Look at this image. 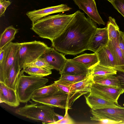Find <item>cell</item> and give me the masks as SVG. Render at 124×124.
<instances>
[{"instance_id":"obj_18","label":"cell","mask_w":124,"mask_h":124,"mask_svg":"<svg viewBox=\"0 0 124 124\" xmlns=\"http://www.w3.org/2000/svg\"><path fill=\"white\" fill-rule=\"evenodd\" d=\"M93 76L90 74L85 79L70 85V91L82 95L90 93L93 83Z\"/></svg>"},{"instance_id":"obj_31","label":"cell","mask_w":124,"mask_h":124,"mask_svg":"<svg viewBox=\"0 0 124 124\" xmlns=\"http://www.w3.org/2000/svg\"><path fill=\"white\" fill-rule=\"evenodd\" d=\"M68 109H65V113L63 118L60 120L55 122L52 124H73L75 123L70 116L68 112Z\"/></svg>"},{"instance_id":"obj_9","label":"cell","mask_w":124,"mask_h":124,"mask_svg":"<svg viewBox=\"0 0 124 124\" xmlns=\"http://www.w3.org/2000/svg\"><path fill=\"white\" fill-rule=\"evenodd\" d=\"M93 116L107 119L124 124V107L92 109Z\"/></svg>"},{"instance_id":"obj_13","label":"cell","mask_w":124,"mask_h":124,"mask_svg":"<svg viewBox=\"0 0 124 124\" xmlns=\"http://www.w3.org/2000/svg\"><path fill=\"white\" fill-rule=\"evenodd\" d=\"M41 57L59 72L62 70L67 60L63 54L57 51L54 48L50 47Z\"/></svg>"},{"instance_id":"obj_38","label":"cell","mask_w":124,"mask_h":124,"mask_svg":"<svg viewBox=\"0 0 124 124\" xmlns=\"http://www.w3.org/2000/svg\"><path fill=\"white\" fill-rule=\"evenodd\" d=\"M55 115L56 117H57V118L58 119V120H61L64 117L63 116L60 115L55 113Z\"/></svg>"},{"instance_id":"obj_35","label":"cell","mask_w":124,"mask_h":124,"mask_svg":"<svg viewBox=\"0 0 124 124\" xmlns=\"http://www.w3.org/2000/svg\"><path fill=\"white\" fill-rule=\"evenodd\" d=\"M118 45L124 57V32L119 31L118 39Z\"/></svg>"},{"instance_id":"obj_34","label":"cell","mask_w":124,"mask_h":124,"mask_svg":"<svg viewBox=\"0 0 124 124\" xmlns=\"http://www.w3.org/2000/svg\"><path fill=\"white\" fill-rule=\"evenodd\" d=\"M11 4L9 0H0V17L5 16V12L7 7Z\"/></svg>"},{"instance_id":"obj_30","label":"cell","mask_w":124,"mask_h":124,"mask_svg":"<svg viewBox=\"0 0 124 124\" xmlns=\"http://www.w3.org/2000/svg\"><path fill=\"white\" fill-rule=\"evenodd\" d=\"M111 3L124 17V0H112Z\"/></svg>"},{"instance_id":"obj_21","label":"cell","mask_w":124,"mask_h":124,"mask_svg":"<svg viewBox=\"0 0 124 124\" xmlns=\"http://www.w3.org/2000/svg\"><path fill=\"white\" fill-rule=\"evenodd\" d=\"M71 59L73 61L82 64L89 69H91L99 62L97 55L95 53L91 54L85 53Z\"/></svg>"},{"instance_id":"obj_20","label":"cell","mask_w":124,"mask_h":124,"mask_svg":"<svg viewBox=\"0 0 124 124\" xmlns=\"http://www.w3.org/2000/svg\"><path fill=\"white\" fill-rule=\"evenodd\" d=\"M118 39L109 40L107 46L115 58L120 71L124 72V57L119 46Z\"/></svg>"},{"instance_id":"obj_2","label":"cell","mask_w":124,"mask_h":124,"mask_svg":"<svg viewBox=\"0 0 124 124\" xmlns=\"http://www.w3.org/2000/svg\"><path fill=\"white\" fill-rule=\"evenodd\" d=\"M75 14L47 16L32 23L31 29L40 37L51 42L62 33Z\"/></svg>"},{"instance_id":"obj_17","label":"cell","mask_w":124,"mask_h":124,"mask_svg":"<svg viewBox=\"0 0 124 124\" xmlns=\"http://www.w3.org/2000/svg\"><path fill=\"white\" fill-rule=\"evenodd\" d=\"M85 97L86 103L92 109L117 108L120 106L94 94L90 93L88 95H85Z\"/></svg>"},{"instance_id":"obj_10","label":"cell","mask_w":124,"mask_h":124,"mask_svg":"<svg viewBox=\"0 0 124 124\" xmlns=\"http://www.w3.org/2000/svg\"><path fill=\"white\" fill-rule=\"evenodd\" d=\"M71 9L66 4H61L28 11L26 14L31 21L32 23L50 14L69 11Z\"/></svg>"},{"instance_id":"obj_28","label":"cell","mask_w":124,"mask_h":124,"mask_svg":"<svg viewBox=\"0 0 124 124\" xmlns=\"http://www.w3.org/2000/svg\"><path fill=\"white\" fill-rule=\"evenodd\" d=\"M109 21L108 22L107 27L109 40H111L113 39L118 38L120 31L118 26L117 24L115 19L109 17Z\"/></svg>"},{"instance_id":"obj_25","label":"cell","mask_w":124,"mask_h":124,"mask_svg":"<svg viewBox=\"0 0 124 124\" xmlns=\"http://www.w3.org/2000/svg\"><path fill=\"white\" fill-rule=\"evenodd\" d=\"M58 91L54 82L48 85H45L36 90L33 94L32 97H44L54 94Z\"/></svg>"},{"instance_id":"obj_27","label":"cell","mask_w":124,"mask_h":124,"mask_svg":"<svg viewBox=\"0 0 124 124\" xmlns=\"http://www.w3.org/2000/svg\"><path fill=\"white\" fill-rule=\"evenodd\" d=\"M24 72L30 76L43 77L52 74L51 70L35 67H28L23 69Z\"/></svg>"},{"instance_id":"obj_5","label":"cell","mask_w":124,"mask_h":124,"mask_svg":"<svg viewBox=\"0 0 124 124\" xmlns=\"http://www.w3.org/2000/svg\"><path fill=\"white\" fill-rule=\"evenodd\" d=\"M20 45L18 59L21 70L41 57L50 48L44 42L36 40L20 43Z\"/></svg>"},{"instance_id":"obj_7","label":"cell","mask_w":124,"mask_h":124,"mask_svg":"<svg viewBox=\"0 0 124 124\" xmlns=\"http://www.w3.org/2000/svg\"><path fill=\"white\" fill-rule=\"evenodd\" d=\"M20 46V43L11 42L3 47L5 54L0 63V82L5 84Z\"/></svg>"},{"instance_id":"obj_33","label":"cell","mask_w":124,"mask_h":124,"mask_svg":"<svg viewBox=\"0 0 124 124\" xmlns=\"http://www.w3.org/2000/svg\"><path fill=\"white\" fill-rule=\"evenodd\" d=\"M91 120L92 121H95L99 124H121L120 122H117L114 121L107 119L98 118L93 116L90 117Z\"/></svg>"},{"instance_id":"obj_11","label":"cell","mask_w":124,"mask_h":124,"mask_svg":"<svg viewBox=\"0 0 124 124\" xmlns=\"http://www.w3.org/2000/svg\"><path fill=\"white\" fill-rule=\"evenodd\" d=\"M73 0L79 9L83 10L94 22L99 25H105L98 12L95 0Z\"/></svg>"},{"instance_id":"obj_37","label":"cell","mask_w":124,"mask_h":124,"mask_svg":"<svg viewBox=\"0 0 124 124\" xmlns=\"http://www.w3.org/2000/svg\"><path fill=\"white\" fill-rule=\"evenodd\" d=\"M5 54V50L4 47L0 49V63H1L3 59Z\"/></svg>"},{"instance_id":"obj_6","label":"cell","mask_w":124,"mask_h":124,"mask_svg":"<svg viewBox=\"0 0 124 124\" xmlns=\"http://www.w3.org/2000/svg\"><path fill=\"white\" fill-rule=\"evenodd\" d=\"M82 95L73 93L69 94L60 91L44 97H32L34 101L52 107L68 109H72L71 106L75 101Z\"/></svg>"},{"instance_id":"obj_3","label":"cell","mask_w":124,"mask_h":124,"mask_svg":"<svg viewBox=\"0 0 124 124\" xmlns=\"http://www.w3.org/2000/svg\"><path fill=\"white\" fill-rule=\"evenodd\" d=\"M30 102V104L16 109L15 112L43 124H52L57 121L54 107L35 101Z\"/></svg>"},{"instance_id":"obj_1","label":"cell","mask_w":124,"mask_h":124,"mask_svg":"<svg viewBox=\"0 0 124 124\" xmlns=\"http://www.w3.org/2000/svg\"><path fill=\"white\" fill-rule=\"evenodd\" d=\"M96 23L78 10L62 33L51 41L53 48L65 54L75 55L88 49Z\"/></svg>"},{"instance_id":"obj_29","label":"cell","mask_w":124,"mask_h":124,"mask_svg":"<svg viewBox=\"0 0 124 124\" xmlns=\"http://www.w3.org/2000/svg\"><path fill=\"white\" fill-rule=\"evenodd\" d=\"M28 67H35L47 69L51 70L54 69L52 66L45 60L40 57L29 65Z\"/></svg>"},{"instance_id":"obj_39","label":"cell","mask_w":124,"mask_h":124,"mask_svg":"<svg viewBox=\"0 0 124 124\" xmlns=\"http://www.w3.org/2000/svg\"><path fill=\"white\" fill-rule=\"evenodd\" d=\"M109 2H110L111 3L112 2V0H107Z\"/></svg>"},{"instance_id":"obj_19","label":"cell","mask_w":124,"mask_h":124,"mask_svg":"<svg viewBox=\"0 0 124 124\" xmlns=\"http://www.w3.org/2000/svg\"><path fill=\"white\" fill-rule=\"evenodd\" d=\"M18 51L16 55L5 84L9 87L16 91L19 75L21 70L18 61Z\"/></svg>"},{"instance_id":"obj_36","label":"cell","mask_w":124,"mask_h":124,"mask_svg":"<svg viewBox=\"0 0 124 124\" xmlns=\"http://www.w3.org/2000/svg\"><path fill=\"white\" fill-rule=\"evenodd\" d=\"M115 75L118 78L120 82V88L124 92V72L117 71Z\"/></svg>"},{"instance_id":"obj_24","label":"cell","mask_w":124,"mask_h":124,"mask_svg":"<svg viewBox=\"0 0 124 124\" xmlns=\"http://www.w3.org/2000/svg\"><path fill=\"white\" fill-rule=\"evenodd\" d=\"M90 74V73L77 75H61L59 79L57 81L61 83L70 85L85 79L88 77Z\"/></svg>"},{"instance_id":"obj_26","label":"cell","mask_w":124,"mask_h":124,"mask_svg":"<svg viewBox=\"0 0 124 124\" xmlns=\"http://www.w3.org/2000/svg\"><path fill=\"white\" fill-rule=\"evenodd\" d=\"M90 73L93 76L115 75L117 71L111 68L103 66L99 64L91 69Z\"/></svg>"},{"instance_id":"obj_23","label":"cell","mask_w":124,"mask_h":124,"mask_svg":"<svg viewBox=\"0 0 124 124\" xmlns=\"http://www.w3.org/2000/svg\"><path fill=\"white\" fill-rule=\"evenodd\" d=\"M18 32V29L12 25L6 28L0 35V49L13 40L16 34Z\"/></svg>"},{"instance_id":"obj_8","label":"cell","mask_w":124,"mask_h":124,"mask_svg":"<svg viewBox=\"0 0 124 124\" xmlns=\"http://www.w3.org/2000/svg\"><path fill=\"white\" fill-rule=\"evenodd\" d=\"M90 93L118 104L120 95L123 93L120 88L107 86L93 83Z\"/></svg>"},{"instance_id":"obj_14","label":"cell","mask_w":124,"mask_h":124,"mask_svg":"<svg viewBox=\"0 0 124 124\" xmlns=\"http://www.w3.org/2000/svg\"><path fill=\"white\" fill-rule=\"evenodd\" d=\"M0 103L4 102L10 107L16 108L20 102L16 91L0 82Z\"/></svg>"},{"instance_id":"obj_15","label":"cell","mask_w":124,"mask_h":124,"mask_svg":"<svg viewBox=\"0 0 124 124\" xmlns=\"http://www.w3.org/2000/svg\"><path fill=\"white\" fill-rule=\"evenodd\" d=\"M95 53L99 61V64L120 71L115 58L107 46L101 48Z\"/></svg>"},{"instance_id":"obj_16","label":"cell","mask_w":124,"mask_h":124,"mask_svg":"<svg viewBox=\"0 0 124 124\" xmlns=\"http://www.w3.org/2000/svg\"><path fill=\"white\" fill-rule=\"evenodd\" d=\"M91 70L81 63L67 59L62 70L59 73L61 75H77L90 73Z\"/></svg>"},{"instance_id":"obj_32","label":"cell","mask_w":124,"mask_h":124,"mask_svg":"<svg viewBox=\"0 0 124 124\" xmlns=\"http://www.w3.org/2000/svg\"><path fill=\"white\" fill-rule=\"evenodd\" d=\"M54 82L59 91L64 93L69 94L74 93H72L71 92L70 85L61 83L57 80L54 81Z\"/></svg>"},{"instance_id":"obj_4","label":"cell","mask_w":124,"mask_h":124,"mask_svg":"<svg viewBox=\"0 0 124 124\" xmlns=\"http://www.w3.org/2000/svg\"><path fill=\"white\" fill-rule=\"evenodd\" d=\"M23 70L20 71L16 92L20 102L27 103L31 99L34 92L45 85L48 79L43 77L26 76Z\"/></svg>"},{"instance_id":"obj_12","label":"cell","mask_w":124,"mask_h":124,"mask_svg":"<svg viewBox=\"0 0 124 124\" xmlns=\"http://www.w3.org/2000/svg\"><path fill=\"white\" fill-rule=\"evenodd\" d=\"M109 40L107 27L97 28L92 36L88 46V50L95 53L100 48L107 46Z\"/></svg>"},{"instance_id":"obj_40","label":"cell","mask_w":124,"mask_h":124,"mask_svg":"<svg viewBox=\"0 0 124 124\" xmlns=\"http://www.w3.org/2000/svg\"><path fill=\"white\" fill-rule=\"evenodd\" d=\"M2 0V1H3V0Z\"/></svg>"},{"instance_id":"obj_22","label":"cell","mask_w":124,"mask_h":124,"mask_svg":"<svg viewBox=\"0 0 124 124\" xmlns=\"http://www.w3.org/2000/svg\"><path fill=\"white\" fill-rule=\"evenodd\" d=\"M93 78L94 83L107 86L120 88L119 81L115 75H96L93 76Z\"/></svg>"}]
</instances>
